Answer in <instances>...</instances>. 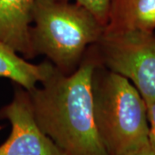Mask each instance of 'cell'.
I'll return each instance as SVG.
<instances>
[{"mask_svg": "<svg viewBox=\"0 0 155 155\" xmlns=\"http://www.w3.org/2000/svg\"><path fill=\"white\" fill-rule=\"evenodd\" d=\"M124 155H155V147L150 141L149 143L128 152Z\"/></svg>", "mask_w": 155, "mask_h": 155, "instance_id": "8fae6325", "label": "cell"}, {"mask_svg": "<svg viewBox=\"0 0 155 155\" xmlns=\"http://www.w3.org/2000/svg\"><path fill=\"white\" fill-rule=\"evenodd\" d=\"M147 119L149 124V139L155 147V103L147 105Z\"/></svg>", "mask_w": 155, "mask_h": 155, "instance_id": "30bf717a", "label": "cell"}, {"mask_svg": "<svg viewBox=\"0 0 155 155\" xmlns=\"http://www.w3.org/2000/svg\"><path fill=\"white\" fill-rule=\"evenodd\" d=\"M154 29L155 0H110L104 33Z\"/></svg>", "mask_w": 155, "mask_h": 155, "instance_id": "52a82bcc", "label": "cell"}, {"mask_svg": "<svg viewBox=\"0 0 155 155\" xmlns=\"http://www.w3.org/2000/svg\"><path fill=\"white\" fill-rule=\"evenodd\" d=\"M0 118L11 125L9 138L0 146V155H64L38 126L27 90L16 89L13 100L0 110Z\"/></svg>", "mask_w": 155, "mask_h": 155, "instance_id": "5b68a950", "label": "cell"}, {"mask_svg": "<svg viewBox=\"0 0 155 155\" xmlns=\"http://www.w3.org/2000/svg\"><path fill=\"white\" fill-rule=\"evenodd\" d=\"M92 46L100 65L128 79L147 106L155 103L154 32H104Z\"/></svg>", "mask_w": 155, "mask_h": 155, "instance_id": "277c9868", "label": "cell"}, {"mask_svg": "<svg viewBox=\"0 0 155 155\" xmlns=\"http://www.w3.org/2000/svg\"><path fill=\"white\" fill-rule=\"evenodd\" d=\"M29 35L35 55L44 54L62 73L79 67L104 26L85 7L72 0H36Z\"/></svg>", "mask_w": 155, "mask_h": 155, "instance_id": "7a4b0ae2", "label": "cell"}, {"mask_svg": "<svg viewBox=\"0 0 155 155\" xmlns=\"http://www.w3.org/2000/svg\"><path fill=\"white\" fill-rule=\"evenodd\" d=\"M96 125L109 155H124L150 142L147 106L126 78L99 63L92 75Z\"/></svg>", "mask_w": 155, "mask_h": 155, "instance_id": "3957f363", "label": "cell"}, {"mask_svg": "<svg viewBox=\"0 0 155 155\" xmlns=\"http://www.w3.org/2000/svg\"><path fill=\"white\" fill-rule=\"evenodd\" d=\"M36 0H0V41L24 59L35 57L30 41V23Z\"/></svg>", "mask_w": 155, "mask_h": 155, "instance_id": "8992f818", "label": "cell"}, {"mask_svg": "<svg viewBox=\"0 0 155 155\" xmlns=\"http://www.w3.org/2000/svg\"><path fill=\"white\" fill-rule=\"evenodd\" d=\"M54 67L48 61L40 65L31 64L0 41V77L11 79L27 91L33 90L36 84L42 82Z\"/></svg>", "mask_w": 155, "mask_h": 155, "instance_id": "ba28073f", "label": "cell"}, {"mask_svg": "<svg viewBox=\"0 0 155 155\" xmlns=\"http://www.w3.org/2000/svg\"><path fill=\"white\" fill-rule=\"evenodd\" d=\"M92 45L72 74L54 67L41 87L28 91L38 126L64 155H109L95 121L92 75L99 62Z\"/></svg>", "mask_w": 155, "mask_h": 155, "instance_id": "6da1fadb", "label": "cell"}, {"mask_svg": "<svg viewBox=\"0 0 155 155\" xmlns=\"http://www.w3.org/2000/svg\"><path fill=\"white\" fill-rule=\"evenodd\" d=\"M85 7L105 28L108 21L110 0H72Z\"/></svg>", "mask_w": 155, "mask_h": 155, "instance_id": "9c48e42d", "label": "cell"}]
</instances>
